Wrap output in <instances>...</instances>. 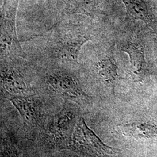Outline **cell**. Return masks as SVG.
<instances>
[{
  "instance_id": "cell-8",
  "label": "cell",
  "mask_w": 157,
  "mask_h": 157,
  "mask_svg": "<svg viewBox=\"0 0 157 157\" xmlns=\"http://www.w3.org/2000/svg\"><path fill=\"white\" fill-rule=\"evenodd\" d=\"M2 83L6 91L13 94L21 95L26 93L27 86L21 73L11 67L1 69Z\"/></svg>"
},
{
  "instance_id": "cell-10",
  "label": "cell",
  "mask_w": 157,
  "mask_h": 157,
  "mask_svg": "<svg viewBox=\"0 0 157 157\" xmlns=\"http://www.w3.org/2000/svg\"><path fill=\"white\" fill-rule=\"evenodd\" d=\"M95 73L102 81L113 86L118 78V67L113 58L107 57L95 63Z\"/></svg>"
},
{
  "instance_id": "cell-2",
  "label": "cell",
  "mask_w": 157,
  "mask_h": 157,
  "mask_svg": "<svg viewBox=\"0 0 157 157\" xmlns=\"http://www.w3.org/2000/svg\"><path fill=\"white\" fill-rule=\"evenodd\" d=\"M18 0H4L1 11V48L2 54L24 56L15 26Z\"/></svg>"
},
{
  "instance_id": "cell-5",
  "label": "cell",
  "mask_w": 157,
  "mask_h": 157,
  "mask_svg": "<svg viewBox=\"0 0 157 157\" xmlns=\"http://www.w3.org/2000/svg\"><path fill=\"white\" fill-rule=\"evenodd\" d=\"M76 115L73 110L64 108L54 118L50 131L55 140L60 143H71L75 128Z\"/></svg>"
},
{
  "instance_id": "cell-6",
  "label": "cell",
  "mask_w": 157,
  "mask_h": 157,
  "mask_svg": "<svg viewBox=\"0 0 157 157\" xmlns=\"http://www.w3.org/2000/svg\"><path fill=\"white\" fill-rule=\"evenodd\" d=\"M101 0H57L58 8L62 13L84 14L94 17Z\"/></svg>"
},
{
  "instance_id": "cell-9",
  "label": "cell",
  "mask_w": 157,
  "mask_h": 157,
  "mask_svg": "<svg viewBox=\"0 0 157 157\" xmlns=\"http://www.w3.org/2000/svg\"><path fill=\"white\" fill-rule=\"evenodd\" d=\"M123 51L129 55L132 73L138 76H141L146 73L144 53L141 47L129 42L124 45Z\"/></svg>"
},
{
  "instance_id": "cell-3",
  "label": "cell",
  "mask_w": 157,
  "mask_h": 157,
  "mask_svg": "<svg viewBox=\"0 0 157 157\" xmlns=\"http://www.w3.org/2000/svg\"><path fill=\"white\" fill-rule=\"evenodd\" d=\"M71 143L76 150L90 156H101L113 152L112 149L104 144L82 118L76 122Z\"/></svg>"
},
{
  "instance_id": "cell-4",
  "label": "cell",
  "mask_w": 157,
  "mask_h": 157,
  "mask_svg": "<svg viewBox=\"0 0 157 157\" xmlns=\"http://www.w3.org/2000/svg\"><path fill=\"white\" fill-rule=\"evenodd\" d=\"M47 82L54 90L64 98L79 105L90 101V97L84 93L77 79L72 75L61 72H54L48 76Z\"/></svg>"
},
{
  "instance_id": "cell-11",
  "label": "cell",
  "mask_w": 157,
  "mask_h": 157,
  "mask_svg": "<svg viewBox=\"0 0 157 157\" xmlns=\"http://www.w3.org/2000/svg\"><path fill=\"white\" fill-rule=\"evenodd\" d=\"M130 16L144 21L152 29H155L153 18L148 10L144 0H122Z\"/></svg>"
},
{
  "instance_id": "cell-12",
  "label": "cell",
  "mask_w": 157,
  "mask_h": 157,
  "mask_svg": "<svg viewBox=\"0 0 157 157\" xmlns=\"http://www.w3.org/2000/svg\"><path fill=\"white\" fill-rule=\"evenodd\" d=\"M121 130L124 135L135 138H151L157 136V128L148 124H128L124 125Z\"/></svg>"
},
{
  "instance_id": "cell-1",
  "label": "cell",
  "mask_w": 157,
  "mask_h": 157,
  "mask_svg": "<svg viewBox=\"0 0 157 157\" xmlns=\"http://www.w3.org/2000/svg\"><path fill=\"white\" fill-rule=\"evenodd\" d=\"M91 39L90 34L76 25L63 26L56 31L55 50L58 56L69 61L78 58L82 46Z\"/></svg>"
},
{
  "instance_id": "cell-7",
  "label": "cell",
  "mask_w": 157,
  "mask_h": 157,
  "mask_svg": "<svg viewBox=\"0 0 157 157\" xmlns=\"http://www.w3.org/2000/svg\"><path fill=\"white\" fill-rule=\"evenodd\" d=\"M11 100L26 123L35 124L39 122L41 109L39 103L34 99L30 97H17Z\"/></svg>"
}]
</instances>
